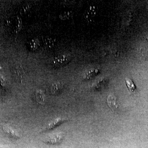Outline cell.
<instances>
[{
	"instance_id": "obj_8",
	"label": "cell",
	"mask_w": 148,
	"mask_h": 148,
	"mask_svg": "<svg viewBox=\"0 0 148 148\" xmlns=\"http://www.w3.org/2000/svg\"><path fill=\"white\" fill-rule=\"evenodd\" d=\"M101 72L100 69H92L88 71L87 73H86L83 76V79L85 80H88L93 79Z\"/></svg>"
},
{
	"instance_id": "obj_9",
	"label": "cell",
	"mask_w": 148,
	"mask_h": 148,
	"mask_svg": "<svg viewBox=\"0 0 148 148\" xmlns=\"http://www.w3.org/2000/svg\"><path fill=\"white\" fill-rule=\"evenodd\" d=\"M40 41L36 38L32 39L28 42V47L31 50H36L40 46Z\"/></svg>"
},
{
	"instance_id": "obj_5",
	"label": "cell",
	"mask_w": 148,
	"mask_h": 148,
	"mask_svg": "<svg viewBox=\"0 0 148 148\" xmlns=\"http://www.w3.org/2000/svg\"><path fill=\"white\" fill-rule=\"evenodd\" d=\"M67 120L66 119L61 118H58L56 119L53 121L51 123L47 126L42 131V132H46L48 130H51L53 129V128L57 127L58 125H60L61 123L65 122L67 121Z\"/></svg>"
},
{
	"instance_id": "obj_13",
	"label": "cell",
	"mask_w": 148,
	"mask_h": 148,
	"mask_svg": "<svg viewBox=\"0 0 148 148\" xmlns=\"http://www.w3.org/2000/svg\"><path fill=\"white\" fill-rule=\"evenodd\" d=\"M15 71H16L15 72H16L17 77H18L19 79L22 80L23 76H24V72L22 67H20V66H17Z\"/></svg>"
},
{
	"instance_id": "obj_12",
	"label": "cell",
	"mask_w": 148,
	"mask_h": 148,
	"mask_svg": "<svg viewBox=\"0 0 148 148\" xmlns=\"http://www.w3.org/2000/svg\"><path fill=\"white\" fill-rule=\"evenodd\" d=\"M3 130L4 131L5 133H7L8 134L10 135V136H12L14 138H20L19 135H17L16 132L14 131L10 127H8V126H4L3 127Z\"/></svg>"
},
{
	"instance_id": "obj_1",
	"label": "cell",
	"mask_w": 148,
	"mask_h": 148,
	"mask_svg": "<svg viewBox=\"0 0 148 148\" xmlns=\"http://www.w3.org/2000/svg\"><path fill=\"white\" fill-rule=\"evenodd\" d=\"M64 136L63 133H56L48 135L43 139V142L49 145H56L62 142Z\"/></svg>"
},
{
	"instance_id": "obj_2",
	"label": "cell",
	"mask_w": 148,
	"mask_h": 148,
	"mask_svg": "<svg viewBox=\"0 0 148 148\" xmlns=\"http://www.w3.org/2000/svg\"><path fill=\"white\" fill-rule=\"evenodd\" d=\"M71 59V57L69 55L63 54L57 56L52 59V64L55 67H63L69 64Z\"/></svg>"
},
{
	"instance_id": "obj_10",
	"label": "cell",
	"mask_w": 148,
	"mask_h": 148,
	"mask_svg": "<svg viewBox=\"0 0 148 148\" xmlns=\"http://www.w3.org/2000/svg\"><path fill=\"white\" fill-rule=\"evenodd\" d=\"M125 83L127 86V88L129 91L131 92H133L136 89V86L133 82L130 79L126 78L125 79Z\"/></svg>"
},
{
	"instance_id": "obj_14",
	"label": "cell",
	"mask_w": 148,
	"mask_h": 148,
	"mask_svg": "<svg viewBox=\"0 0 148 148\" xmlns=\"http://www.w3.org/2000/svg\"><path fill=\"white\" fill-rule=\"evenodd\" d=\"M71 13L69 11H64L61 12L59 15V18L61 20H64L68 19L71 16Z\"/></svg>"
},
{
	"instance_id": "obj_4",
	"label": "cell",
	"mask_w": 148,
	"mask_h": 148,
	"mask_svg": "<svg viewBox=\"0 0 148 148\" xmlns=\"http://www.w3.org/2000/svg\"><path fill=\"white\" fill-rule=\"evenodd\" d=\"M107 103L110 108L114 112L119 108V105L117 103V98L113 94H110L107 98Z\"/></svg>"
},
{
	"instance_id": "obj_15",
	"label": "cell",
	"mask_w": 148,
	"mask_h": 148,
	"mask_svg": "<svg viewBox=\"0 0 148 148\" xmlns=\"http://www.w3.org/2000/svg\"><path fill=\"white\" fill-rule=\"evenodd\" d=\"M31 9V6L29 4L24 5L21 8V12L22 14H27V13L29 12Z\"/></svg>"
},
{
	"instance_id": "obj_7",
	"label": "cell",
	"mask_w": 148,
	"mask_h": 148,
	"mask_svg": "<svg viewBox=\"0 0 148 148\" xmlns=\"http://www.w3.org/2000/svg\"><path fill=\"white\" fill-rule=\"evenodd\" d=\"M64 88L63 83L57 82L53 83L51 87V92L52 94H56L61 92Z\"/></svg>"
},
{
	"instance_id": "obj_11",
	"label": "cell",
	"mask_w": 148,
	"mask_h": 148,
	"mask_svg": "<svg viewBox=\"0 0 148 148\" xmlns=\"http://www.w3.org/2000/svg\"><path fill=\"white\" fill-rule=\"evenodd\" d=\"M35 96H36V100L37 102L40 104H42L44 102V93L42 90H37L35 92Z\"/></svg>"
},
{
	"instance_id": "obj_3",
	"label": "cell",
	"mask_w": 148,
	"mask_h": 148,
	"mask_svg": "<svg viewBox=\"0 0 148 148\" xmlns=\"http://www.w3.org/2000/svg\"><path fill=\"white\" fill-rule=\"evenodd\" d=\"M98 11V8L94 5H90L86 9L84 16L87 21H90L95 16Z\"/></svg>"
},
{
	"instance_id": "obj_6",
	"label": "cell",
	"mask_w": 148,
	"mask_h": 148,
	"mask_svg": "<svg viewBox=\"0 0 148 148\" xmlns=\"http://www.w3.org/2000/svg\"><path fill=\"white\" fill-rule=\"evenodd\" d=\"M56 43V39L53 37L47 36L43 39L44 46L47 49H51L54 47Z\"/></svg>"
}]
</instances>
